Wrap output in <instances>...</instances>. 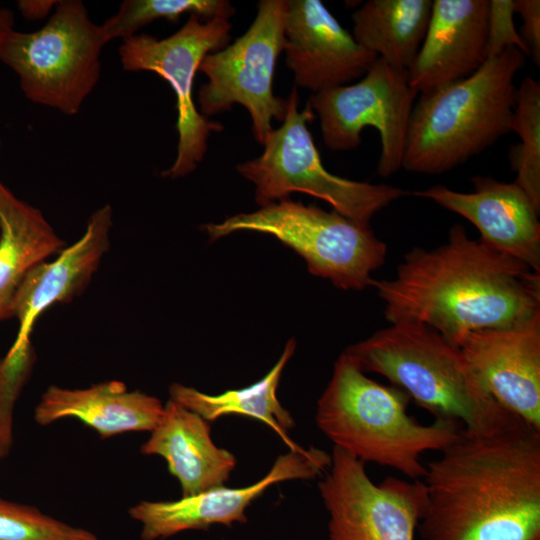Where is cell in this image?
<instances>
[{"instance_id":"6da1fadb","label":"cell","mask_w":540,"mask_h":540,"mask_svg":"<svg viewBox=\"0 0 540 540\" xmlns=\"http://www.w3.org/2000/svg\"><path fill=\"white\" fill-rule=\"evenodd\" d=\"M425 464L420 540H540V430L507 412Z\"/></svg>"},{"instance_id":"7a4b0ae2","label":"cell","mask_w":540,"mask_h":540,"mask_svg":"<svg viewBox=\"0 0 540 540\" xmlns=\"http://www.w3.org/2000/svg\"><path fill=\"white\" fill-rule=\"evenodd\" d=\"M371 286L390 324L427 325L457 347L471 332L514 327L540 312V272L471 239L461 224L434 249L414 247L392 279Z\"/></svg>"},{"instance_id":"3957f363","label":"cell","mask_w":540,"mask_h":540,"mask_svg":"<svg viewBox=\"0 0 540 540\" xmlns=\"http://www.w3.org/2000/svg\"><path fill=\"white\" fill-rule=\"evenodd\" d=\"M401 389L368 377L343 352L317 402L316 424L339 447L359 460L387 466L409 480H421V455L440 452L463 427L448 419L423 424L407 409Z\"/></svg>"},{"instance_id":"277c9868","label":"cell","mask_w":540,"mask_h":540,"mask_svg":"<svg viewBox=\"0 0 540 540\" xmlns=\"http://www.w3.org/2000/svg\"><path fill=\"white\" fill-rule=\"evenodd\" d=\"M525 55L508 47L475 73L415 102L402 168L425 175L448 172L511 132L515 78Z\"/></svg>"},{"instance_id":"5b68a950","label":"cell","mask_w":540,"mask_h":540,"mask_svg":"<svg viewBox=\"0 0 540 540\" xmlns=\"http://www.w3.org/2000/svg\"><path fill=\"white\" fill-rule=\"evenodd\" d=\"M344 352L363 372L382 375L435 419L483 429L509 412L490 395L461 349L427 325L393 323Z\"/></svg>"},{"instance_id":"8992f818","label":"cell","mask_w":540,"mask_h":540,"mask_svg":"<svg viewBox=\"0 0 540 540\" xmlns=\"http://www.w3.org/2000/svg\"><path fill=\"white\" fill-rule=\"evenodd\" d=\"M107 43L81 0H60L40 29L14 28L0 40V62L28 101L74 116L100 80Z\"/></svg>"},{"instance_id":"52a82bcc","label":"cell","mask_w":540,"mask_h":540,"mask_svg":"<svg viewBox=\"0 0 540 540\" xmlns=\"http://www.w3.org/2000/svg\"><path fill=\"white\" fill-rule=\"evenodd\" d=\"M286 100L282 125L269 133L262 154L236 167L255 185L258 205L263 207L289 198L292 192H302L322 199L351 220L369 225L379 211L411 194L399 187L349 180L326 170L308 129L315 113L308 103L298 110L297 86Z\"/></svg>"},{"instance_id":"ba28073f","label":"cell","mask_w":540,"mask_h":540,"mask_svg":"<svg viewBox=\"0 0 540 540\" xmlns=\"http://www.w3.org/2000/svg\"><path fill=\"white\" fill-rule=\"evenodd\" d=\"M203 228L210 241L236 231L272 235L302 256L313 275L346 290L371 286L387 255V245L369 225L290 198Z\"/></svg>"},{"instance_id":"9c48e42d","label":"cell","mask_w":540,"mask_h":540,"mask_svg":"<svg viewBox=\"0 0 540 540\" xmlns=\"http://www.w3.org/2000/svg\"><path fill=\"white\" fill-rule=\"evenodd\" d=\"M287 0H261L247 31L225 48L207 54L198 71L208 81L198 92L199 112L208 118L247 109L255 140L263 145L273 130L272 120L283 122L287 100L274 95L273 78L284 46Z\"/></svg>"},{"instance_id":"30bf717a","label":"cell","mask_w":540,"mask_h":540,"mask_svg":"<svg viewBox=\"0 0 540 540\" xmlns=\"http://www.w3.org/2000/svg\"><path fill=\"white\" fill-rule=\"evenodd\" d=\"M231 23L226 19L203 20L190 15L174 34L157 39L136 34L119 47L125 71H150L169 83L176 96L178 132L177 154L163 177L172 179L193 172L203 160L212 132L224 129L220 122L200 114L193 99V84L203 58L225 48L230 40Z\"/></svg>"},{"instance_id":"8fae6325","label":"cell","mask_w":540,"mask_h":540,"mask_svg":"<svg viewBox=\"0 0 540 540\" xmlns=\"http://www.w3.org/2000/svg\"><path fill=\"white\" fill-rule=\"evenodd\" d=\"M417 95L407 72L378 57L358 82L314 93L308 104L319 117L324 144L332 151L357 148L362 130L375 128L381 141L377 173L389 177L402 168Z\"/></svg>"},{"instance_id":"7c38bea8","label":"cell","mask_w":540,"mask_h":540,"mask_svg":"<svg viewBox=\"0 0 540 540\" xmlns=\"http://www.w3.org/2000/svg\"><path fill=\"white\" fill-rule=\"evenodd\" d=\"M318 488L328 512V540H415L426 503L421 480L388 476L375 484L365 463L334 446Z\"/></svg>"},{"instance_id":"4fadbf2b","label":"cell","mask_w":540,"mask_h":540,"mask_svg":"<svg viewBox=\"0 0 540 540\" xmlns=\"http://www.w3.org/2000/svg\"><path fill=\"white\" fill-rule=\"evenodd\" d=\"M331 455L316 447L297 446L279 455L268 473L240 488L215 487L173 501H140L128 510L141 525V540H163L187 530L247 522L246 510L271 485L294 479H314L328 469Z\"/></svg>"},{"instance_id":"5bb4252c","label":"cell","mask_w":540,"mask_h":540,"mask_svg":"<svg viewBox=\"0 0 540 540\" xmlns=\"http://www.w3.org/2000/svg\"><path fill=\"white\" fill-rule=\"evenodd\" d=\"M283 51L295 86L313 94L362 78L378 58L319 0H287Z\"/></svg>"},{"instance_id":"9a60e30c","label":"cell","mask_w":540,"mask_h":540,"mask_svg":"<svg viewBox=\"0 0 540 540\" xmlns=\"http://www.w3.org/2000/svg\"><path fill=\"white\" fill-rule=\"evenodd\" d=\"M470 182L469 193L439 184L411 194L462 216L478 229L483 243L540 272V210L515 182L479 175Z\"/></svg>"},{"instance_id":"2e32d148","label":"cell","mask_w":540,"mask_h":540,"mask_svg":"<svg viewBox=\"0 0 540 540\" xmlns=\"http://www.w3.org/2000/svg\"><path fill=\"white\" fill-rule=\"evenodd\" d=\"M459 348L496 402L540 430V312L514 327L471 332Z\"/></svg>"},{"instance_id":"e0dca14e","label":"cell","mask_w":540,"mask_h":540,"mask_svg":"<svg viewBox=\"0 0 540 540\" xmlns=\"http://www.w3.org/2000/svg\"><path fill=\"white\" fill-rule=\"evenodd\" d=\"M488 6L489 0H433L424 40L407 71L417 94L465 79L487 61Z\"/></svg>"},{"instance_id":"ac0fdd59","label":"cell","mask_w":540,"mask_h":540,"mask_svg":"<svg viewBox=\"0 0 540 540\" xmlns=\"http://www.w3.org/2000/svg\"><path fill=\"white\" fill-rule=\"evenodd\" d=\"M112 227V208L106 204L90 215L75 243L26 274L12 301V316L19 322L14 342L31 339L33 326L45 310L70 301L86 288L110 248Z\"/></svg>"},{"instance_id":"d6986e66","label":"cell","mask_w":540,"mask_h":540,"mask_svg":"<svg viewBox=\"0 0 540 540\" xmlns=\"http://www.w3.org/2000/svg\"><path fill=\"white\" fill-rule=\"evenodd\" d=\"M163 409L157 397L130 391L125 383L110 380L77 389L50 385L35 406L33 418L40 426L75 418L107 439L129 432H151Z\"/></svg>"},{"instance_id":"ffe728a7","label":"cell","mask_w":540,"mask_h":540,"mask_svg":"<svg viewBox=\"0 0 540 540\" xmlns=\"http://www.w3.org/2000/svg\"><path fill=\"white\" fill-rule=\"evenodd\" d=\"M140 452L165 459L182 497L223 486L236 466L235 456L212 441L209 422L171 399Z\"/></svg>"},{"instance_id":"44dd1931","label":"cell","mask_w":540,"mask_h":540,"mask_svg":"<svg viewBox=\"0 0 540 540\" xmlns=\"http://www.w3.org/2000/svg\"><path fill=\"white\" fill-rule=\"evenodd\" d=\"M63 246L42 211L0 179V322L13 317L12 301L26 274Z\"/></svg>"},{"instance_id":"7402d4cb","label":"cell","mask_w":540,"mask_h":540,"mask_svg":"<svg viewBox=\"0 0 540 540\" xmlns=\"http://www.w3.org/2000/svg\"><path fill=\"white\" fill-rule=\"evenodd\" d=\"M432 6V0H369L352 14V35L390 66L407 72L424 40Z\"/></svg>"},{"instance_id":"603a6c76","label":"cell","mask_w":540,"mask_h":540,"mask_svg":"<svg viewBox=\"0 0 540 540\" xmlns=\"http://www.w3.org/2000/svg\"><path fill=\"white\" fill-rule=\"evenodd\" d=\"M295 346V341L289 340L273 368L261 380L248 387L209 395L193 387L173 383L169 387L170 399L208 422L232 414L255 418L269 426L289 449L296 448L298 445L288 435L295 421L277 397L282 372Z\"/></svg>"},{"instance_id":"cb8c5ba5","label":"cell","mask_w":540,"mask_h":540,"mask_svg":"<svg viewBox=\"0 0 540 540\" xmlns=\"http://www.w3.org/2000/svg\"><path fill=\"white\" fill-rule=\"evenodd\" d=\"M511 132L521 139L509 152L514 182L540 210V83L531 76L517 88Z\"/></svg>"},{"instance_id":"d4e9b609","label":"cell","mask_w":540,"mask_h":540,"mask_svg":"<svg viewBox=\"0 0 540 540\" xmlns=\"http://www.w3.org/2000/svg\"><path fill=\"white\" fill-rule=\"evenodd\" d=\"M235 11L227 0H124L101 27L108 42L124 41L158 19L177 22L180 16L189 14L202 20H228Z\"/></svg>"},{"instance_id":"484cf974","label":"cell","mask_w":540,"mask_h":540,"mask_svg":"<svg viewBox=\"0 0 540 540\" xmlns=\"http://www.w3.org/2000/svg\"><path fill=\"white\" fill-rule=\"evenodd\" d=\"M0 540H102L39 508L0 497Z\"/></svg>"},{"instance_id":"4316f807","label":"cell","mask_w":540,"mask_h":540,"mask_svg":"<svg viewBox=\"0 0 540 540\" xmlns=\"http://www.w3.org/2000/svg\"><path fill=\"white\" fill-rule=\"evenodd\" d=\"M36 362L31 339L13 342L0 359V459L6 458L14 442V409Z\"/></svg>"},{"instance_id":"83f0119b","label":"cell","mask_w":540,"mask_h":540,"mask_svg":"<svg viewBox=\"0 0 540 540\" xmlns=\"http://www.w3.org/2000/svg\"><path fill=\"white\" fill-rule=\"evenodd\" d=\"M515 0H489L486 54L487 60L500 55L508 47L519 49L525 56L527 48L514 23Z\"/></svg>"},{"instance_id":"f1b7e54d","label":"cell","mask_w":540,"mask_h":540,"mask_svg":"<svg viewBox=\"0 0 540 540\" xmlns=\"http://www.w3.org/2000/svg\"><path fill=\"white\" fill-rule=\"evenodd\" d=\"M515 13L522 18L520 36L534 64L540 66V1L515 0Z\"/></svg>"},{"instance_id":"f546056e","label":"cell","mask_w":540,"mask_h":540,"mask_svg":"<svg viewBox=\"0 0 540 540\" xmlns=\"http://www.w3.org/2000/svg\"><path fill=\"white\" fill-rule=\"evenodd\" d=\"M57 3L56 0H20L17 8L25 19L35 21L51 15Z\"/></svg>"},{"instance_id":"4dcf8cb0","label":"cell","mask_w":540,"mask_h":540,"mask_svg":"<svg viewBox=\"0 0 540 540\" xmlns=\"http://www.w3.org/2000/svg\"><path fill=\"white\" fill-rule=\"evenodd\" d=\"M15 17L14 13L4 7L0 2V40L12 29H14Z\"/></svg>"},{"instance_id":"1f68e13d","label":"cell","mask_w":540,"mask_h":540,"mask_svg":"<svg viewBox=\"0 0 540 540\" xmlns=\"http://www.w3.org/2000/svg\"><path fill=\"white\" fill-rule=\"evenodd\" d=\"M2 146V136H1V133H0V148Z\"/></svg>"}]
</instances>
